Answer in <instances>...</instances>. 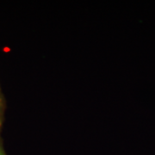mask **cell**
Masks as SVG:
<instances>
[{
	"instance_id": "1",
	"label": "cell",
	"mask_w": 155,
	"mask_h": 155,
	"mask_svg": "<svg viewBox=\"0 0 155 155\" xmlns=\"http://www.w3.org/2000/svg\"><path fill=\"white\" fill-rule=\"evenodd\" d=\"M0 155H2V154H1V153H0Z\"/></svg>"
}]
</instances>
